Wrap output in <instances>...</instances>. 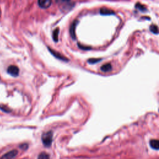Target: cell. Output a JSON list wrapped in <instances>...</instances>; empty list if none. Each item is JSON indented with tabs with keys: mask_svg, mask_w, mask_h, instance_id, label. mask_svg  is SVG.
Segmentation results:
<instances>
[{
	"mask_svg": "<svg viewBox=\"0 0 159 159\" xmlns=\"http://www.w3.org/2000/svg\"><path fill=\"white\" fill-rule=\"evenodd\" d=\"M42 141L45 147H51L52 143L53 140V132L50 131L46 132H44L42 135Z\"/></svg>",
	"mask_w": 159,
	"mask_h": 159,
	"instance_id": "obj_1",
	"label": "cell"
},
{
	"mask_svg": "<svg viewBox=\"0 0 159 159\" xmlns=\"http://www.w3.org/2000/svg\"><path fill=\"white\" fill-rule=\"evenodd\" d=\"M7 72L13 77H18L20 73V69L16 65H10L7 69Z\"/></svg>",
	"mask_w": 159,
	"mask_h": 159,
	"instance_id": "obj_2",
	"label": "cell"
},
{
	"mask_svg": "<svg viewBox=\"0 0 159 159\" xmlns=\"http://www.w3.org/2000/svg\"><path fill=\"white\" fill-rule=\"evenodd\" d=\"M18 154L17 150H12L9 152L4 154L3 156L0 158V159H13L16 157Z\"/></svg>",
	"mask_w": 159,
	"mask_h": 159,
	"instance_id": "obj_3",
	"label": "cell"
},
{
	"mask_svg": "<svg viewBox=\"0 0 159 159\" xmlns=\"http://www.w3.org/2000/svg\"><path fill=\"white\" fill-rule=\"evenodd\" d=\"M49 49V52H51V54L54 55L55 57H56L57 59H60L61 60H63V61H66V62H68L69 61V59H68L67 58H66L65 57L63 56L61 54H60V53L59 52H57L55 50H52V49L50 47H48Z\"/></svg>",
	"mask_w": 159,
	"mask_h": 159,
	"instance_id": "obj_4",
	"label": "cell"
},
{
	"mask_svg": "<svg viewBox=\"0 0 159 159\" xmlns=\"http://www.w3.org/2000/svg\"><path fill=\"white\" fill-rule=\"evenodd\" d=\"M52 1L51 0H39L38 1V5L41 8L46 9L50 7L52 5Z\"/></svg>",
	"mask_w": 159,
	"mask_h": 159,
	"instance_id": "obj_5",
	"label": "cell"
},
{
	"mask_svg": "<svg viewBox=\"0 0 159 159\" xmlns=\"http://www.w3.org/2000/svg\"><path fill=\"white\" fill-rule=\"evenodd\" d=\"M78 23V21L77 20H75L72 22V24H71L70 26L69 31L70 33L71 37H72L73 39H76V35H75V29H76L77 25Z\"/></svg>",
	"mask_w": 159,
	"mask_h": 159,
	"instance_id": "obj_6",
	"label": "cell"
},
{
	"mask_svg": "<svg viewBox=\"0 0 159 159\" xmlns=\"http://www.w3.org/2000/svg\"><path fill=\"white\" fill-rule=\"evenodd\" d=\"M100 13L101 15H104V16L115 14V11H113L112 9L106 8V7H102V8L100 9Z\"/></svg>",
	"mask_w": 159,
	"mask_h": 159,
	"instance_id": "obj_7",
	"label": "cell"
},
{
	"mask_svg": "<svg viewBox=\"0 0 159 159\" xmlns=\"http://www.w3.org/2000/svg\"><path fill=\"white\" fill-rule=\"evenodd\" d=\"M150 146L153 149L158 150L159 149V141L157 139H152L150 141Z\"/></svg>",
	"mask_w": 159,
	"mask_h": 159,
	"instance_id": "obj_8",
	"label": "cell"
},
{
	"mask_svg": "<svg viewBox=\"0 0 159 159\" xmlns=\"http://www.w3.org/2000/svg\"><path fill=\"white\" fill-rule=\"evenodd\" d=\"M113 69V67H112V65L111 63H106L104 64V65H102L100 68V69L102 71H104V72H108V71H111Z\"/></svg>",
	"mask_w": 159,
	"mask_h": 159,
	"instance_id": "obj_9",
	"label": "cell"
},
{
	"mask_svg": "<svg viewBox=\"0 0 159 159\" xmlns=\"http://www.w3.org/2000/svg\"><path fill=\"white\" fill-rule=\"evenodd\" d=\"M59 29L56 28L52 34V37L53 39H54V42H58L59 40Z\"/></svg>",
	"mask_w": 159,
	"mask_h": 159,
	"instance_id": "obj_10",
	"label": "cell"
},
{
	"mask_svg": "<svg viewBox=\"0 0 159 159\" xmlns=\"http://www.w3.org/2000/svg\"><path fill=\"white\" fill-rule=\"evenodd\" d=\"M49 158H50V156H49V155L45 152H41L39 155L38 158H37V159H49Z\"/></svg>",
	"mask_w": 159,
	"mask_h": 159,
	"instance_id": "obj_11",
	"label": "cell"
},
{
	"mask_svg": "<svg viewBox=\"0 0 159 159\" xmlns=\"http://www.w3.org/2000/svg\"><path fill=\"white\" fill-rule=\"evenodd\" d=\"M150 30L151 32L155 34H158V26H157L155 25V24H152L150 26Z\"/></svg>",
	"mask_w": 159,
	"mask_h": 159,
	"instance_id": "obj_12",
	"label": "cell"
},
{
	"mask_svg": "<svg viewBox=\"0 0 159 159\" xmlns=\"http://www.w3.org/2000/svg\"><path fill=\"white\" fill-rule=\"evenodd\" d=\"M135 7L136 8L139 9L140 11H142V12H144V11H147V8L145 6H144L143 5H141V3H137L135 5Z\"/></svg>",
	"mask_w": 159,
	"mask_h": 159,
	"instance_id": "obj_13",
	"label": "cell"
},
{
	"mask_svg": "<svg viewBox=\"0 0 159 159\" xmlns=\"http://www.w3.org/2000/svg\"><path fill=\"white\" fill-rule=\"evenodd\" d=\"M0 109H1V110L3 111V112L7 113H10L11 111V110L8 107L4 104H0Z\"/></svg>",
	"mask_w": 159,
	"mask_h": 159,
	"instance_id": "obj_14",
	"label": "cell"
},
{
	"mask_svg": "<svg viewBox=\"0 0 159 159\" xmlns=\"http://www.w3.org/2000/svg\"><path fill=\"white\" fill-rule=\"evenodd\" d=\"M101 60H102L101 59H88V63L90 64H94V63L99 62L101 61Z\"/></svg>",
	"mask_w": 159,
	"mask_h": 159,
	"instance_id": "obj_15",
	"label": "cell"
},
{
	"mask_svg": "<svg viewBox=\"0 0 159 159\" xmlns=\"http://www.w3.org/2000/svg\"><path fill=\"white\" fill-rule=\"evenodd\" d=\"M20 147L21 149H27L28 147V145L27 144H22L21 146H20Z\"/></svg>",
	"mask_w": 159,
	"mask_h": 159,
	"instance_id": "obj_16",
	"label": "cell"
}]
</instances>
